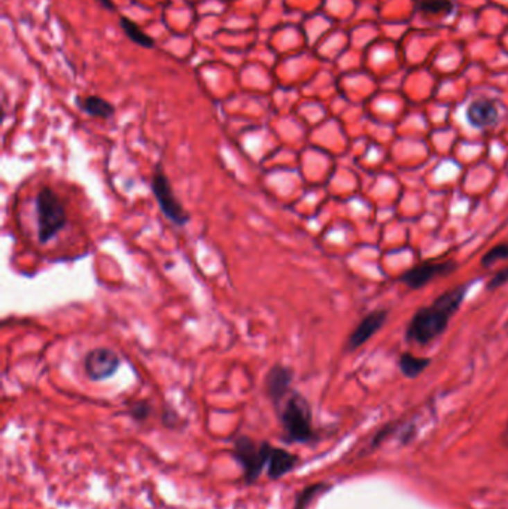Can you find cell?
I'll return each mask as SVG.
<instances>
[{
  "label": "cell",
  "instance_id": "20",
  "mask_svg": "<svg viewBox=\"0 0 508 509\" xmlns=\"http://www.w3.org/2000/svg\"><path fill=\"white\" fill-rule=\"evenodd\" d=\"M102 2H103V5H105V6H109V8H112V3H111V0H102Z\"/></svg>",
  "mask_w": 508,
  "mask_h": 509
},
{
  "label": "cell",
  "instance_id": "19",
  "mask_svg": "<svg viewBox=\"0 0 508 509\" xmlns=\"http://www.w3.org/2000/svg\"><path fill=\"white\" fill-rule=\"evenodd\" d=\"M507 282H508V267L504 268V269H500V271H498L491 278L489 283H487V289H489V291H496L498 287H501Z\"/></svg>",
  "mask_w": 508,
  "mask_h": 509
},
{
  "label": "cell",
  "instance_id": "15",
  "mask_svg": "<svg viewBox=\"0 0 508 509\" xmlns=\"http://www.w3.org/2000/svg\"><path fill=\"white\" fill-rule=\"evenodd\" d=\"M328 488H330V485L322 484V483L306 487L304 490L297 496V501H295L294 509H306L308 506V503H310L317 494L324 493L325 490H328Z\"/></svg>",
  "mask_w": 508,
  "mask_h": 509
},
{
  "label": "cell",
  "instance_id": "3",
  "mask_svg": "<svg viewBox=\"0 0 508 509\" xmlns=\"http://www.w3.org/2000/svg\"><path fill=\"white\" fill-rule=\"evenodd\" d=\"M281 422L285 432V441L288 443L304 444L315 438L310 405L300 393L291 392L286 398L281 411Z\"/></svg>",
  "mask_w": 508,
  "mask_h": 509
},
{
  "label": "cell",
  "instance_id": "12",
  "mask_svg": "<svg viewBox=\"0 0 508 509\" xmlns=\"http://www.w3.org/2000/svg\"><path fill=\"white\" fill-rule=\"evenodd\" d=\"M76 103L79 107H81V111H84L87 115L94 116V118L109 119L115 114V106L111 102H107V100L98 97V96H88L84 98H78Z\"/></svg>",
  "mask_w": 508,
  "mask_h": 509
},
{
  "label": "cell",
  "instance_id": "1",
  "mask_svg": "<svg viewBox=\"0 0 508 509\" xmlns=\"http://www.w3.org/2000/svg\"><path fill=\"white\" fill-rule=\"evenodd\" d=\"M466 289L468 286H457L438 296L432 305L417 310L407 328L408 341L425 346L440 337L449 326L450 319L459 310Z\"/></svg>",
  "mask_w": 508,
  "mask_h": 509
},
{
  "label": "cell",
  "instance_id": "10",
  "mask_svg": "<svg viewBox=\"0 0 508 509\" xmlns=\"http://www.w3.org/2000/svg\"><path fill=\"white\" fill-rule=\"evenodd\" d=\"M466 119L475 128L489 127L498 121V109L492 100H474L466 109Z\"/></svg>",
  "mask_w": 508,
  "mask_h": 509
},
{
  "label": "cell",
  "instance_id": "5",
  "mask_svg": "<svg viewBox=\"0 0 508 509\" xmlns=\"http://www.w3.org/2000/svg\"><path fill=\"white\" fill-rule=\"evenodd\" d=\"M151 189L163 215L168 219V221L179 226H184L191 221V215H189L184 204L176 198L170 181H168V177L164 175L160 166L155 168V172L152 175Z\"/></svg>",
  "mask_w": 508,
  "mask_h": 509
},
{
  "label": "cell",
  "instance_id": "18",
  "mask_svg": "<svg viewBox=\"0 0 508 509\" xmlns=\"http://www.w3.org/2000/svg\"><path fill=\"white\" fill-rule=\"evenodd\" d=\"M152 414V407L148 401H136L130 405V416L136 422H145Z\"/></svg>",
  "mask_w": 508,
  "mask_h": 509
},
{
  "label": "cell",
  "instance_id": "11",
  "mask_svg": "<svg viewBox=\"0 0 508 509\" xmlns=\"http://www.w3.org/2000/svg\"><path fill=\"white\" fill-rule=\"evenodd\" d=\"M298 463V456L283 450V448L273 447L270 458L267 463V475L270 480H279L288 472H291Z\"/></svg>",
  "mask_w": 508,
  "mask_h": 509
},
{
  "label": "cell",
  "instance_id": "7",
  "mask_svg": "<svg viewBox=\"0 0 508 509\" xmlns=\"http://www.w3.org/2000/svg\"><path fill=\"white\" fill-rule=\"evenodd\" d=\"M292 380H294V371L290 366L276 364L268 369L264 380V391L276 407L281 405L286 395L290 393Z\"/></svg>",
  "mask_w": 508,
  "mask_h": 509
},
{
  "label": "cell",
  "instance_id": "13",
  "mask_svg": "<svg viewBox=\"0 0 508 509\" xmlns=\"http://www.w3.org/2000/svg\"><path fill=\"white\" fill-rule=\"evenodd\" d=\"M431 361L428 357H417L412 353H403L400 357V368L405 377L416 378L430 366Z\"/></svg>",
  "mask_w": 508,
  "mask_h": 509
},
{
  "label": "cell",
  "instance_id": "9",
  "mask_svg": "<svg viewBox=\"0 0 508 509\" xmlns=\"http://www.w3.org/2000/svg\"><path fill=\"white\" fill-rule=\"evenodd\" d=\"M387 319L386 310H376L370 314H367L362 321L358 323L353 329V332L349 335L347 339V350H356L358 347L365 344L378 329H380Z\"/></svg>",
  "mask_w": 508,
  "mask_h": 509
},
{
  "label": "cell",
  "instance_id": "6",
  "mask_svg": "<svg viewBox=\"0 0 508 509\" xmlns=\"http://www.w3.org/2000/svg\"><path fill=\"white\" fill-rule=\"evenodd\" d=\"M121 366V357L107 347H96L84 356L85 375L93 382H103L115 375Z\"/></svg>",
  "mask_w": 508,
  "mask_h": 509
},
{
  "label": "cell",
  "instance_id": "8",
  "mask_svg": "<svg viewBox=\"0 0 508 509\" xmlns=\"http://www.w3.org/2000/svg\"><path fill=\"white\" fill-rule=\"evenodd\" d=\"M456 268L457 265L455 261L421 264L404 273L401 276V282L412 289H419L430 283L434 277L452 274L453 271H456Z\"/></svg>",
  "mask_w": 508,
  "mask_h": 509
},
{
  "label": "cell",
  "instance_id": "17",
  "mask_svg": "<svg viewBox=\"0 0 508 509\" xmlns=\"http://www.w3.org/2000/svg\"><path fill=\"white\" fill-rule=\"evenodd\" d=\"M504 259H508V243L496 244L495 247L491 249V251H487L482 258V265L486 267V268H489L495 262L504 261Z\"/></svg>",
  "mask_w": 508,
  "mask_h": 509
},
{
  "label": "cell",
  "instance_id": "2",
  "mask_svg": "<svg viewBox=\"0 0 508 509\" xmlns=\"http://www.w3.org/2000/svg\"><path fill=\"white\" fill-rule=\"evenodd\" d=\"M37 240L46 244L62 231L67 224V212L58 194L51 186H42L35 199Z\"/></svg>",
  "mask_w": 508,
  "mask_h": 509
},
{
  "label": "cell",
  "instance_id": "4",
  "mask_svg": "<svg viewBox=\"0 0 508 509\" xmlns=\"http://www.w3.org/2000/svg\"><path fill=\"white\" fill-rule=\"evenodd\" d=\"M272 450L273 445L270 443H256L246 435H240L234 439L233 454L236 461L243 467L245 481L247 484H252L260 478L263 467L268 463V458H270Z\"/></svg>",
  "mask_w": 508,
  "mask_h": 509
},
{
  "label": "cell",
  "instance_id": "16",
  "mask_svg": "<svg viewBox=\"0 0 508 509\" xmlns=\"http://www.w3.org/2000/svg\"><path fill=\"white\" fill-rule=\"evenodd\" d=\"M422 11L432 15H447L453 11V2L450 0H425Z\"/></svg>",
  "mask_w": 508,
  "mask_h": 509
},
{
  "label": "cell",
  "instance_id": "14",
  "mask_svg": "<svg viewBox=\"0 0 508 509\" xmlns=\"http://www.w3.org/2000/svg\"><path fill=\"white\" fill-rule=\"evenodd\" d=\"M121 27L125 32V35L130 37L134 44L141 45L143 48H152L154 46V39H151L148 35H145L142 30L139 28V26L132 21V19L123 17L121 18Z\"/></svg>",
  "mask_w": 508,
  "mask_h": 509
}]
</instances>
